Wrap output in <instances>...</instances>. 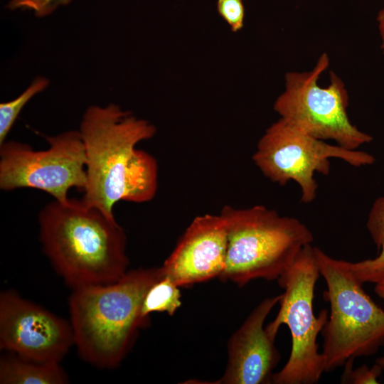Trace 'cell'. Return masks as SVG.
Here are the masks:
<instances>
[{"label":"cell","instance_id":"1","mask_svg":"<svg viewBox=\"0 0 384 384\" xmlns=\"http://www.w3.org/2000/svg\"><path fill=\"white\" fill-rule=\"evenodd\" d=\"M79 132L86 159L85 203L114 218L117 202L144 203L154 198L158 187L156 161L136 148L154 135L153 124L110 104L89 107Z\"/></svg>","mask_w":384,"mask_h":384},{"label":"cell","instance_id":"2","mask_svg":"<svg viewBox=\"0 0 384 384\" xmlns=\"http://www.w3.org/2000/svg\"><path fill=\"white\" fill-rule=\"evenodd\" d=\"M38 225L45 255L71 289L112 283L128 271L124 229L82 199L48 203L39 213Z\"/></svg>","mask_w":384,"mask_h":384},{"label":"cell","instance_id":"3","mask_svg":"<svg viewBox=\"0 0 384 384\" xmlns=\"http://www.w3.org/2000/svg\"><path fill=\"white\" fill-rule=\"evenodd\" d=\"M160 276L159 267L138 268L112 283L72 289L69 321L74 346L83 361L107 370L122 363L146 324L142 302Z\"/></svg>","mask_w":384,"mask_h":384},{"label":"cell","instance_id":"4","mask_svg":"<svg viewBox=\"0 0 384 384\" xmlns=\"http://www.w3.org/2000/svg\"><path fill=\"white\" fill-rule=\"evenodd\" d=\"M220 215L227 230V254L219 278L244 286L251 280H277L314 235L299 220L257 205L225 206Z\"/></svg>","mask_w":384,"mask_h":384},{"label":"cell","instance_id":"5","mask_svg":"<svg viewBox=\"0 0 384 384\" xmlns=\"http://www.w3.org/2000/svg\"><path fill=\"white\" fill-rule=\"evenodd\" d=\"M321 275L326 284L324 297L330 313L321 334L325 372L350 358L375 354L384 343V310L366 293L347 261L335 259L314 247Z\"/></svg>","mask_w":384,"mask_h":384},{"label":"cell","instance_id":"6","mask_svg":"<svg viewBox=\"0 0 384 384\" xmlns=\"http://www.w3.org/2000/svg\"><path fill=\"white\" fill-rule=\"evenodd\" d=\"M320 275L314 247L309 244L277 279L284 292L276 317L265 329L275 338L281 325H287L292 336V350L284 367L272 374V383L315 384L325 372L324 358L319 352L316 340L329 313L324 309L316 316L313 305Z\"/></svg>","mask_w":384,"mask_h":384},{"label":"cell","instance_id":"7","mask_svg":"<svg viewBox=\"0 0 384 384\" xmlns=\"http://www.w3.org/2000/svg\"><path fill=\"white\" fill-rule=\"evenodd\" d=\"M329 64L327 54L323 53L311 70L287 73L285 90L274 102V110L280 118L316 139H332L341 147L357 150L373 137L351 122L348 92L335 73H330L327 87L319 85Z\"/></svg>","mask_w":384,"mask_h":384},{"label":"cell","instance_id":"8","mask_svg":"<svg viewBox=\"0 0 384 384\" xmlns=\"http://www.w3.org/2000/svg\"><path fill=\"white\" fill-rule=\"evenodd\" d=\"M352 166L373 164L367 152L347 149L316 139L280 118L260 139L252 159L265 176L279 186L293 181L299 186L301 201L308 204L316 197V173L328 175L331 159Z\"/></svg>","mask_w":384,"mask_h":384},{"label":"cell","instance_id":"9","mask_svg":"<svg viewBox=\"0 0 384 384\" xmlns=\"http://www.w3.org/2000/svg\"><path fill=\"white\" fill-rule=\"evenodd\" d=\"M49 147L36 151L26 144L5 141L0 145V188H30L63 202L72 188L84 190L85 151L79 131L46 137Z\"/></svg>","mask_w":384,"mask_h":384},{"label":"cell","instance_id":"10","mask_svg":"<svg viewBox=\"0 0 384 384\" xmlns=\"http://www.w3.org/2000/svg\"><path fill=\"white\" fill-rule=\"evenodd\" d=\"M74 346L69 321L14 290L0 294V348L39 362L60 363Z\"/></svg>","mask_w":384,"mask_h":384},{"label":"cell","instance_id":"11","mask_svg":"<svg viewBox=\"0 0 384 384\" xmlns=\"http://www.w3.org/2000/svg\"><path fill=\"white\" fill-rule=\"evenodd\" d=\"M227 230L220 215L195 218L177 245L159 267L178 287L220 277L227 254Z\"/></svg>","mask_w":384,"mask_h":384},{"label":"cell","instance_id":"12","mask_svg":"<svg viewBox=\"0 0 384 384\" xmlns=\"http://www.w3.org/2000/svg\"><path fill=\"white\" fill-rule=\"evenodd\" d=\"M281 294L262 300L250 314L228 343V363L223 375L213 383H271L272 371L279 361L274 338L264 323L279 303Z\"/></svg>","mask_w":384,"mask_h":384},{"label":"cell","instance_id":"13","mask_svg":"<svg viewBox=\"0 0 384 384\" xmlns=\"http://www.w3.org/2000/svg\"><path fill=\"white\" fill-rule=\"evenodd\" d=\"M68 381L60 363L39 362L13 353L0 358L1 384H65Z\"/></svg>","mask_w":384,"mask_h":384},{"label":"cell","instance_id":"14","mask_svg":"<svg viewBox=\"0 0 384 384\" xmlns=\"http://www.w3.org/2000/svg\"><path fill=\"white\" fill-rule=\"evenodd\" d=\"M178 287L170 278L161 274L144 297L142 316L146 320L149 314L164 311L173 315L181 305V294Z\"/></svg>","mask_w":384,"mask_h":384},{"label":"cell","instance_id":"15","mask_svg":"<svg viewBox=\"0 0 384 384\" xmlns=\"http://www.w3.org/2000/svg\"><path fill=\"white\" fill-rule=\"evenodd\" d=\"M48 83V80L46 78L37 77L18 97L0 104V145L6 141L22 108L35 95L45 90Z\"/></svg>","mask_w":384,"mask_h":384},{"label":"cell","instance_id":"16","mask_svg":"<svg viewBox=\"0 0 384 384\" xmlns=\"http://www.w3.org/2000/svg\"><path fill=\"white\" fill-rule=\"evenodd\" d=\"M380 250V254L373 259L347 261L350 270L361 283L376 284L384 279V243Z\"/></svg>","mask_w":384,"mask_h":384},{"label":"cell","instance_id":"17","mask_svg":"<svg viewBox=\"0 0 384 384\" xmlns=\"http://www.w3.org/2000/svg\"><path fill=\"white\" fill-rule=\"evenodd\" d=\"M354 359L350 358L344 364V370L341 378V383L352 384L378 383V378L383 370V368L375 363L371 368L363 365L358 368L353 369Z\"/></svg>","mask_w":384,"mask_h":384},{"label":"cell","instance_id":"18","mask_svg":"<svg viewBox=\"0 0 384 384\" xmlns=\"http://www.w3.org/2000/svg\"><path fill=\"white\" fill-rule=\"evenodd\" d=\"M217 11L233 32L240 31L244 26L245 7L242 0H218Z\"/></svg>","mask_w":384,"mask_h":384},{"label":"cell","instance_id":"19","mask_svg":"<svg viewBox=\"0 0 384 384\" xmlns=\"http://www.w3.org/2000/svg\"><path fill=\"white\" fill-rule=\"evenodd\" d=\"M367 230L378 250L384 243V196L375 199L368 215Z\"/></svg>","mask_w":384,"mask_h":384},{"label":"cell","instance_id":"20","mask_svg":"<svg viewBox=\"0 0 384 384\" xmlns=\"http://www.w3.org/2000/svg\"><path fill=\"white\" fill-rule=\"evenodd\" d=\"M70 0H11L10 9H33L36 16H43L51 13L58 5L68 4Z\"/></svg>","mask_w":384,"mask_h":384},{"label":"cell","instance_id":"21","mask_svg":"<svg viewBox=\"0 0 384 384\" xmlns=\"http://www.w3.org/2000/svg\"><path fill=\"white\" fill-rule=\"evenodd\" d=\"M378 28L381 37V48L384 53V9L380 11L377 16Z\"/></svg>","mask_w":384,"mask_h":384},{"label":"cell","instance_id":"22","mask_svg":"<svg viewBox=\"0 0 384 384\" xmlns=\"http://www.w3.org/2000/svg\"><path fill=\"white\" fill-rule=\"evenodd\" d=\"M374 292L384 301V279L375 284Z\"/></svg>","mask_w":384,"mask_h":384},{"label":"cell","instance_id":"23","mask_svg":"<svg viewBox=\"0 0 384 384\" xmlns=\"http://www.w3.org/2000/svg\"><path fill=\"white\" fill-rule=\"evenodd\" d=\"M375 363L379 364L384 369V355L375 360Z\"/></svg>","mask_w":384,"mask_h":384}]
</instances>
